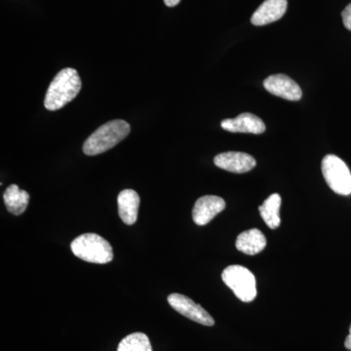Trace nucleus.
<instances>
[{"label": "nucleus", "instance_id": "1", "mask_svg": "<svg viewBox=\"0 0 351 351\" xmlns=\"http://www.w3.org/2000/svg\"><path fill=\"white\" fill-rule=\"evenodd\" d=\"M82 87V80L76 69H62L50 83L44 106L51 112L60 110L77 96Z\"/></svg>", "mask_w": 351, "mask_h": 351}, {"label": "nucleus", "instance_id": "2", "mask_svg": "<svg viewBox=\"0 0 351 351\" xmlns=\"http://www.w3.org/2000/svg\"><path fill=\"white\" fill-rule=\"evenodd\" d=\"M130 125L121 119L103 124L87 138L83 145L86 156H93L112 149L130 133Z\"/></svg>", "mask_w": 351, "mask_h": 351}, {"label": "nucleus", "instance_id": "3", "mask_svg": "<svg viewBox=\"0 0 351 351\" xmlns=\"http://www.w3.org/2000/svg\"><path fill=\"white\" fill-rule=\"evenodd\" d=\"M71 249L76 257L88 263L104 265L113 258L112 247L96 233H84L76 237L71 242Z\"/></svg>", "mask_w": 351, "mask_h": 351}, {"label": "nucleus", "instance_id": "4", "mask_svg": "<svg viewBox=\"0 0 351 351\" xmlns=\"http://www.w3.org/2000/svg\"><path fill=\"white\" fill-rule=\"evenodd\" d=\"M221 279L240 301L250 302L257 297L255 276L246 267L239 265H230L223 270Z\"/></svg>", "mask_w": 351, "mask_h": 351}, {"label": "nucleus", "instance_id": "5", "mask_svg": "<svg viewBox=\"0 0 351 351\" xmlns=\"http://www.w3.org/2000/svg\"><path fill=\"white\" fill-rule=\"evenodd\" d=\"M321 169L325 181L334 193L351 195V173L345 161L334 154H328L323 158Z\"/></svg>", "mask_w": 351, "mask_h": 351}, {"label": "nucleus", "instance_id": "6", "mask_svg": "<svg viewBox=\"0 0 351 351\" xmlns=\"http://www.w3.org/2000/svg\"><path fill=\"white\" fill-rule=\"evenodd\" d=\"M168 302L177 313L186 316L189 319L195 321L205 326H213L215 320L200 304H195L186 295L171 294L168 295Z\"/></svg>", "mask_w": 351, "mask_h": 351}, {"label": "nucleus", "instance_id": "7", "mask_svg": "<svg viewBox=\"0 0 351 351\" xmlns=\"http://www.w3.org/2000/svg\"><path fill=\"white\" fill-rule=\"evenodd\" d=\"M263 86L274 96L288 101H299L302 97L301 87L285 75H274L265 78Z\"/></svg>", "mask_w": 351, "mask_h": 351}, {"label": "nucleus", "instance_id": "8", "mask_svg": "<svg viewBox=\"0 0 351 351\" xmlns=\"http://www.w3.org/2000/svg\"><path fill=\"white\" fill-rule=\"evenodd\" d=\"M214 162L217 167L237 174L249 172L257 165L256 159L250 154L239 152L219 154L215 157Z\"/></svg>", "mask_w": 351, "mask_h": 351}, {"label": "nucleus", "instance_id": "9", "mask_svg": "<svg viewBox=\"0 0 351 351\" xmlns=\"http://www.w3.org/2000/svg\"><path fill=\"white\" fill-rule=\"evenodd\" d=\"M226 208V201L216 195H205L196 201L193 210V221L197 226H205Z\"/></svg>", "mask_w": 351, "mask_h": 351}, {"label": "nucleus", "instance_id": "10", "mask_svg": "<svg viewBox=\"0 0 351 351\" xmlns=\"http://www.w3.org/2000/svg\"><path fill=\"white\" fill-rule=\"evenodd\" d=\"M221 126L232 133L263 134L265 131L263 120L249 112L241 113L235 119H225Z\"/></svg>", "mask_w": 351, "mask_h": 351}, {"label": "nucleus", "instance_id": "11", "mask_svg": "<svg viewBox=\"0 0 351 351\" xmlns=\"http://www.w3.org/2000/svg\"><path fill=\"white\" fill-rule=\"evenodd\" d=\"M287 0H265L251 18L255 25H265L280 20L287 11Z\"/></svg>", "mask_w": 351, "mask_h": 351}, {"label": "nucleus", "instance_id": "12", "mask_svg": "<svg viewBox=\"0 0 351 351\" xmlns=\"http://www.w3.org/2000/svg\"><path fill=\"white\" fill-rule=\"evenodd\" d=\"M120 219L126 225L132 226L137 221L140 196L133 189H124L117 197Z\"/></svg>", "mask_w": 351, "mask_h": 351}, {"label": "nucleus", "instance_id": "13", "mask_svg": "<svg viewBox=\"0 0 351 351\" xmlns=\"http://www.w3.org/2000/svg\"><path fill=\"white\" fill-rule=\"evenodd\" d=\"M235 246L237 250L246 255H257L267 246V239L260 230L252 228L240 233L235 242Z\"/></svg>", "mask_w": 351, "mask_h": 351}, {"label": "nucleus", "instance_id": "14", "mask_svg": "<svg viewBox=\"0 0 351 351\" xmlns=\"http://www.w3.org/2000/svg\"><path fill=\"white\" fill-rule=\"evenodd\" d=\"M3 200L9 213L20 216L29 205V195L17 184H11L4 193Z\"/></svg>", "mask_w": 351, "mask_h": 351}, {"label": "nucleus", "instance_id": "15", "mask_svg": "<svg viewBox=\"0 0 351 351\" xmlns=\"http://www.w3.org/2000/svg\"><path fill=\"white\" fill-rule=\"evenodd\" d=\"M280 205L281 196L278 193H274L267 197L261 206H258L261 217L271 230H276L280 226L281 221L280 216H279Z\"/></svg>", "mask_w": 351, "mask_h": 351}, {"label": "nucleus", "instance_id": "16", "mask_svg": "<svg viewBox=\"0 0 351 351\" xmlns=\"http://www.w3.org/2000/svg\"><path fill=\"white\" fill-rule=\"evenodd\" d=\"M117 351H152V348L147 335L134 332L120 341Z\"/></svg>", "mask_w": 351, "mask_h": 351}, {"label": "nucleus", "instance_id": "17", "mask_svg": "<svg viewBox=\"0 0 351 351\" xmlns=\"http://www.w3.org/2000/svg\"><path fill=\"white\" fill-rule=\"evenodd\" d=\"M341 17H343V25L346 29L351 31V3L346 7L345 10L341 13Z\"/></svg>", "mask_w": 351, "mask_h": 351}, {"label": "nucleus", "instance_id": "18", "mask_svg": "<svg viewBox=\"0 0 351 351\" xmlns=\"http://www.w3.org/2000/svg\"><path fill=\"white\" fill-rule=\"evenodd\" d=\"M181 0H164V3L168 7H174L180 3Z\"/></svg>", "mask_w": 351, "mask_h": 351}, {"label": "nucleus", "instance_id": "19", "mask_svg": "<svg viewBox=\"0 0 351 351\" xmlns=\"http://www.w3.org/2000/svg\"><path fill=\"white\" fill-rule=\"evenodd\" d=\"M345 346L348 350H351V325L350 328V334H348V336L346 337V339Z\"/></svg>", "mask_w": 351, "mask_h": 351}]
</instances>
